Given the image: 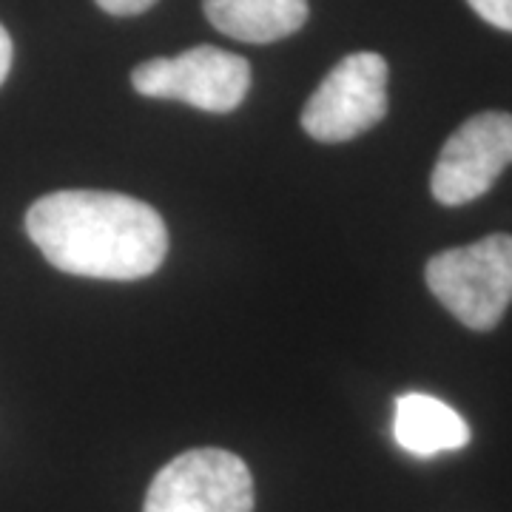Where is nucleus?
<instances>
[{
    "label": "nucleus",
    "mask_w": 512,
    "mask_h": 512,
    "mask_svg": "<svg viewBox=\"0 0 512 512\" xmlns=\"http://www.w3.org/2000/svg\"><path fill=\"white\" fill-rule=\"evenodd\" d=\"M26 234L57 271L92 279H143L168 254L163 217L114 191L46 194L29 208Z\"/></svg>",
    "instance_id": "1"
},
{
    "label": "nucleus",
    "mask_w": 512,
    "mask_h": 512,
    "mask_svg": "<svg viewBox=\"0 0 512 512\" xmlns=\"http://www.w3.org/2000/svg\"><path fill=\"white\" fill-rule=\"evenodd\" d=\"M424 279L461 325L493 330L512 305V237L493 234L436 254L427 262Z\"/></svg>",
    "instance_id": "2"
},
{
    "label": "nucleus",
    "mask_w": 512,
    "mask_h": 512,
    "mask_svg": "<svg viewBox=\"0 0 512 512\" xmlns=\"http://www.w3.org/2000/svg\"><path fill=\"white\" fill-rule=\"evenodd\" d=\"M143 97L180 100L200 111L228 114L242 106L251 89V66L245 57L217 46H194L177 57H154L131 72Z\"/></svg>",
    "instance_id": "3"
},
{
    "label": "nucleus",
    "mask_w": 512,
    "mask_h": 512,
    "mask_svg": "<svg viewBox=\"0 0 512 512\" xmlns=\"http://www.w3.org/2000/svg\"><path fill=\"white\" fill-rule=\"evenodd\" d=\"M387 60L376 52L342 57L302 109V128L319 143H348L387 114Z\"/></svg>",
    "instance_id": "4"
},
{
    "label": "nucleus",
    "mask_w": 512,
    "mask_h": 512,
    "mask_svg": "<svg viewBox=\"0 0 512 512\" xmlns=\"http://www.w3.org/2000/svg\"><path fill=\"white\" fill-rule=\"evenodd\" d=\"M143 512H254V478L228 450H188L154 476Z\"/></svg>",
    "instance_id": "5"
},
{
    "label": "nucleus",
    "mask_w": 512,
    "mask_h": 512,
    "mask_svg": "<svg viewBox=\"0 0 512 512\" xmlns=\"http://www.w3.org/2000/svg\"><path fill=\"white\" fill-rule=\"evenodd\" d=\"M507 165H512V114L481 111L444 143L430 191L441 205H467L484 197Z\"/></svg>",
    "instance_id": "6"
},
{
    "label": "nucleus",
    "mask_w": 512,
    "mask_h": 512,
    "mask_svg": "<svg viewBox=\"0 0 512 512\" xmlns=\"http://www.w3.org/2000/svg\"><path fill=\"white\" fill-rule=\"evenodd\" d=\"M396 444L410 456L433 458L470 444V427L450 404L427 393H404L393 416Z\"/></svg>",
    "instance_id": "7"
},
{
    "label": "nucleus",
    "mask_w": 512,
    "mask_h": 512,
    "mask_svg": "<svg viewBox=\"0 0 512 512\" xmlns=\"http://www.w3.org/2000/svg\"><path fill=\"white\" fill-rule=\"evenodd\" d=\"M202 9L214 29L242 43H274L308 20V0H202Z\"/></svg>",
    "instance_id": "8"
},
{
    "label": "nucleus",
    "mask_w": 512,
    "mask_h": 512,
    "mask_svg": "<svg viewBox=\"0 0 512 512\" xmlns=\"http://www.w3.org/2000/svg\"><path fill=\"white\" fill-rule=\"evenodd\" d=\"M478 18L487 20L495 29L512 32V0H467Z\"/></svg>",
    "instance_id": "9"
},
{
    "label": "nucleus",
    "mask_w": 512,
    "mask_h": 512,
    "mask_svg": "<svg viewBox=\"0 0 512 512\" xmlns=\"http://www.w3.org/2000/svg\"><path fill=\"white\" fill-rule=\"evenodd\" d=\"M106 15L114 18H131V15H143L157 0H94Z\"/></svg>",
    "instance_id": "10"
},
{
    "label": "nucleus",
    "mask_w": 512,
    "mask_h": 512,
    "mask_svg": "<svg viewBox=\"0 0 512 512\" xmlns=\"http://www.w3.org/2000/svg\"><path fill=\"white\" fill-rule=\"evenodd\" d=\"M9 69H12V37L0 26V86L9 77Z\"/></svg>",
    "instance_id": "11"
}]
</instances>
